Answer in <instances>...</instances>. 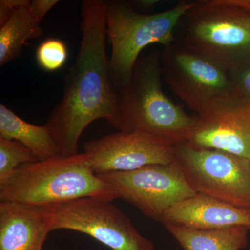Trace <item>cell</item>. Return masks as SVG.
Segmentation results:
<instances>
[{"instance_id":"obj_6","label":"cell","mask_w":250,"mask_h":250,"mask_svg":"<svg viewBox=\"0 0 250 250\" xmlns=\"http://www.w3.org/2000/svg\"><path fill=\"white\" fill-rule=\"evenodd\" d=\"M163 78L198 116L234 102L231 72L174 42L161 53Z\"/></svg>"},{"instance_id":"obj_3","label":"cell","mask_w":250,"mask_h":250,"mask_svg":"<svg viewBox=\"0 0 250 250\" xmlns=\"http://www.w3.org/2000/svg\"><path fill=\"white\" fill-rule=\"evenodd\" d=\"M250 15L237 0L193 1L175 28L174 42L232 72L250 63Z\"/></svg>"},{"instance_id":"obj_9","label":"cell","mask_w":250,"mask_h":250,"mask_svg":"<svg viewBox=\"0 0 250 250\" xmlns=\"http://www.w3.org/2000/svg\"><path fill=\"white\" fill-rule=\"evenodd\" d=\"M97 175L111 186L118 198L156 221L161 222L166 210L176 204L197 194L175 163Z\"/></svg>"},{"instance_id":"obj_18","label":"cell","mask_w":250,"mask_h":250,"mask_svg":"<svg viewBox=\"0 0 250 250\" xmlns=\"http://www.w3.org/2000/svg\"><path fill=\"white\" fill-rule=\"evenodd\" d=\"M67 58V46L60 39H47L42 41L36 49V62L45 71H57L62 68Z\"/></svg>"},{"instance_id":"obj_19","label":"cell","mask_w":250,"mask_h":250,"mask_svg":"<svg viewBox=\"0 0 250 250\" xmlns=\"http://www.w3.org/2000/svg\"><path fill=\"white\" fill-rule=\"evenodd\" d=\"M231 72L235 90L233 103L250 105V63Z\"/></svg>"},{"instance_id":"obj_1","label":"cell","mask_w":250,"mask_h":250,"mask_svg":"<svg viewBox=\"0 0 250 250\" xmlns=\"http://www.w3.org/2000/svg\"><path fill=\"white\" fill-rule=\"evenodd\" d=\"M81 14L80 51L65 75L62 100L45 124L62 156L78 154L83 131L97 120L124 129L106 54V1L84 0Z\"/></svg>"},{"instance_id":"obj_10","label":"cell","mask_w":250,"mask_h":250,"mask_svg":"<svg viewBox=\"0 0 250 250\" xmlns=\"http://www.w3.org/2000/svg\"><path fill=\"white\" fill-rule=\"evenodd\" d=\"M96 174L127 172L175 161V145L141 131H119L91 140L83 146Z\"/></svg>"},{"instance_id":"obj_12","label":"cell","mask_w":250,"mask_h":250,"mask_svg":"<svg viewBox=\"0 0 250 250\" xmlns=\"http://www.w3.org/2000/svg\"><path fill=\"white\" fill-rule=\"evenodd\" d=\"M161 223L194 229L213 230L244 226L250 229V210L197 193L171 207Z\"/></svg>"},{"instance_id":"obj_15","label":"cell","mask_w":250,"mask_h":250,"mask_svg":"<svg viewBox=\"0 0 250 250\" xmlns=\"http://www.w3.org/2000/svg\"><path fill=\"white\" fill-rule=\"evenodd\" d=\"M184 250H241L248 245V231L244 226L213 230L194 229L165 225Z\"/></svg>"},{"instance_id":"obj_21","label":"cell","mask_w":250,"mask_h":250,"mask_svg":"<svg viewBox=\"0 0 250 250\" xmlns=\"http://www.w3.org/2000/svg\"><path fill=\"white\" fill-rule=\"evenodd\" d=\"M0 5L4 6L11 13L22 8L30 7L31 1L29 0H1Z\"/></svg>"},{"instance_id":"obj_25","label":"cell","mask_w":250,"mask_h":250,"mask_svg":"<svg viewBox=\"0 0 250 250\" xmlns=\"http://www.w3.org/2000/svg\"><path fill=\"white\" fill-rule=\"evenodd\" d=\"M39 250H42V248H41V249Z\"/></svg>"},{"instance_id":"obj_4","label":"cell","mask_w":250,"mask_h":250,"mask_svg":"<svg viewBox=\"0 0 250 250\" xmlns=\"http://www.w3.org/2000/svg\"><path fill=\"white\" fill-rule=\"evenodd\" d=\"M161 53L151 51L140 56L129 83L118 93L123 131H141L173 144L188 142L197 124L172 102L162 88Z\"/></svg>"},{"instance_id":"obj_14","label":"cell","mask_w":250,"mask_h":250,"mask_svg":"<svg viewBox=\"0 0 250 250\" xmlns=\"http://www.w3.org/2000/svg\"><path fill=\"white\" fill-rule=\"evenodd\" d=\"M0 139L14 140L29 148L38 161L61 156L60 149L47 125L31 124L0 104Z\"/></svg>"},{"instance_id":"obj_16","label":"cell","mask_w":250,"mask_h":250,"mask_svg":"<svg viewBox=\"0 0 250 250\" xmlns=\"http://www.w3.org/2000/svg\"><path fill=\"white\" fill-rule=\"evenodd\" d=\"M43 34L41 23L34 18L29 8L15 11L0 26V66L16 60L27 41L39 39Z\"/></svg>"},{"instance_id":"obj_20","label":"cell","mask_w":250,"mask_h":250,"mask_svg":"<svg viewBox=\"0 0 250 250\" xmlns=\"http://www.w3.org/2000/svg\"><path fill=\"white\" fill-rule=\"evenodd\" d=\"M59 2L58 0H32L29 10L36 21L41 23L46 15Z\"/></svg>"},{"instance_id":"obj_22","label":"cell","mask_w":250,"mask_h":250,"mask_svg":"<svg viewBox=\"0 0 250 250\" xmlns=\"http://www.w3.org/2000/svg\"><path fill=\"white\" fill-rule=\"evenodd\" d=\"M159 0H136V1H129L130 4L136 8H139L143 10H149L154 8L156 4H159Z\"/></svg>"},{"instance_id":"obj_2","label":"cell","mask_w":250,"mask_h":250,"mask_svg":"<svg viewBox=\"0 0 250 250\" xmlns=\"http://www.w3.org/2000/svg\"><path fill=\"white\" fill-rule=\"evenodd\" d=\"M87 197L112 202L118 198L111 186L92 170L84 152L24 164L0 185L1 201L30 207H48Z\"/></svg>"},{"instance_id":"obj_17","label":"cell","mask_w":250,"mask_h":250,"mask_svg":"<svg viewBox=\"0 0 250 250\" xmlns=\"http://www.w3.org/2000/svg\"><path fill=\"white\" fill-rule=\"evenodd\" d=\"M38 161L29 148L14 140L0 139V185L21 166Z\"/></svg>"},{"instance_id":"obj_5","label":"cell","mask_w":250,"mask_h":250,"mask_svg":"<svg viewBox=\"0 0 250 250\" xmlns=\"http://www.w3.org/2000/svg\"><path fill=\"white\" fill-rule=\"evenodd\" d=\"M192 4L182 1L167 11L143 14L128 1H106V36L111 45L110 73L118 93L129 83L145 47L154 43L164 47L173 43L179 20Z\"/></svg>"},{"instance_id":"obj_8","label":"cell","mask_w":250,"mask_h":250,"mask_svg":"<svg viewBox=\"0 0 250 250\" xmlns=\"http://www.w3.org/2000/svg\"><path fill=\"white\" fill-rule=\"evenodd\" d=\"M49 231L67 229L91 236L113 250H154L112 201L87 197L41 207Z\"/></svg>"},{"instance_id":"obj_23","label":"cell","mask_w":250,"mask_h":250,"mask_svg":"<svg viewBox=\"0 0 250 250\" xmlns=\"http://www.w3.org/2000/svg\"><path fill=\"white\" fill-rule=\"evenodd\" d=\"M233 104L241 112L242 114L245 117L250 126V105L237 104L234 103Z\"/></svg>"},{"instance_id":"obj_24","label":"cell","mask_w":250,"mask_h":250,"mask_svg":"<svg viewBox=\"0 0 250 250\" xmlns=\"http://www.w3.org/2000/svg\"><path fill=\"white\" fill-rule=\"evenodd\" d=\"M248 23H249V24L250 25V15L249 16H248Z\"/></svg>"},{"instance_id":"obj_13","label":"cell","mask_w":250,"mask_h":250,"mask_svg":"<svg viewBox=\"0 0 250 250\" xmlns=\"http://www.w3.org/2000/svg\"><path fill=\"white\" fill-rule=\"evenodd\" d=\"M49 232L41 207L0 202V250H39Z\"/></svg>"},{"instance_id":"obj_11","label":"cell","mask_w":250,"mask_h":250,"mask_svg":"<svg viewBox=\"0 0 250 250\" xmlns=\"http://www.w3.org/2000/svg\"><path fill=\"white\" fill-rule=\"evenodd\" d=\"M187 143L250 161V126L233 103L220 105L197 117L196 126Z\"/></svg>"},{"instance_id":"obj_7","label":"cell","mask_w":250,"mask_h":250,"mask_svg":"<svg viewBox=\"0 0 250 250\" xmlns=\"http://www.w3.org/2000/svg\"><path fill=\"white\" fill-rule=\"evenodd\" d=\"M176 165L196 193L250 210V161L184 142L175 146Z\"/></svg>"}]
</instances>
